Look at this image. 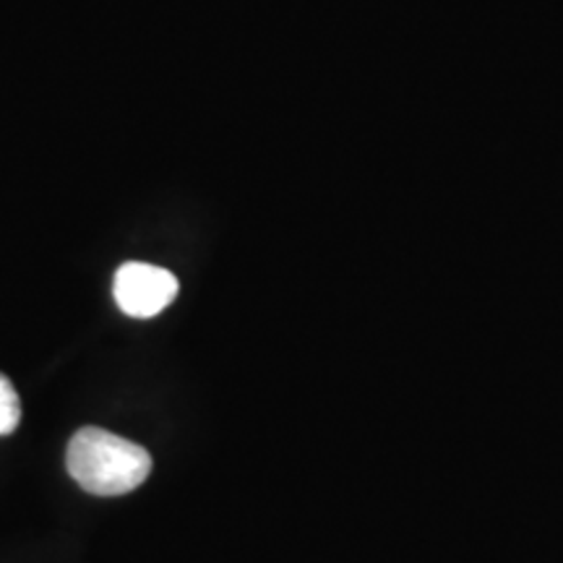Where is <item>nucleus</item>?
I'll list each match as a JSON object with an SVG mask.
<instances>
[{
  "label": "nucleus",
  "instance_id": "obj_2",
  "mask_svg": "<svg viewBox=\"0 0 563 563\" xmlns=\"http://www.w3.org/2000/svg\"><path fill=\"white\" fill-rule=\"evenodd\" d=\"M112 295H115V302L123 313L133 316V319H152L175 300L178 279L162 266L131 262L118 269Z\"/></svg>",
  "mask_w": 563,
  "mask_h": 563
},
{
  "label": "nucleus",
  "instance_id": "obj_1",
  "mask_svg": "<svg viewBox=\"0 0 563 563\" xmlns=\"http://www.w3.org/2000/svg\"><path fill=\"white\" fill-rule=\"evenodd\" d=\"M66 467L91 496H125L146 483L152 456L144 446L104 428H81L68 441Z\"/></svg>",
  "mask_w": 563,
  "mask_h": 563
},
{
  "label": "nucleus",
  "instance_id": "obj_3",
  "mask_svg": "<svg viewBox=\"0 0 563 563\" xmlns=\"http://www.w3.org/2000/svg\"><path fill=\"white\" fill-rule=\"evenodd\" d=\"M21 422V402L9 378L0 373V435H11Z\"/></svg>",
  "mask_w": 563,
  "mask_h": 563
}]
</instances>
